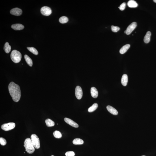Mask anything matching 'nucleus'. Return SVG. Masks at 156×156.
<instances>
[{"mask_svg":"<svg viewBox=\"0 0 156 156\" xmlns=\"http://www.w3.org/2000/svg\"><path fill=\"white\" fill-rule=\"evenodd\" d=\"M8 88L10 95L13 101L15 102H18L21 97V91L19 86L14 82H11L9 85Z\"/></svg>","mask_w":156,"mask_h":156,"instance_id":"f257e3e1","label":"nucleus"},{"mask_svg":"<svg viewBox=\"0 0 156 156\" xmlns=\"http://www.w3.org/2000/svg\"><path fill=\"white\" fill-rule=\"evenodd\" d=\"M24 146L25 147L26 151L29 154L34 153L35 151L34 147L32 143L31 139L26 138L24 141Z\"/></svg>","mask_w":156,"mask_h":156,"instance_id":"f03ea898","label":"nucleus"},{"mask_svg":"<svg viewBox=\"0 0 156 156\" xmlns=\"http://www.w3.org/2000/svg\"><path fill=\"white\" fill-rule=\"evenodd\" d=\"M11 58L12 61L15 63H18L20 61L22 55L20 52L16 50L13 51L11 53Z\"/></svg>","mask_w":156,"mask_h":156,"instance_id":"7ed1b4c3","label":"nucleus"},{"mask_svg":"<svg viewBox=\"0 0 156 156\" xmlns=\"http://www.w3.org/2000/svg\"><path fill=\"white\" fill-rule=\"evenodd\" d=\"M31 140L35 148L38 149L40 147L39 139L38 136L35 134L31 135Z\"/></svg>","mask_w":156,"mask_h":156,"instance_id":"20e7f679","label":"nucleus"},{"mask_svg":"<svg viewBox=\"0 0 156 156\" xmlns=\"http://www.w3.org/2000/svg\"><path fill=\"white\" fill-rule=\"evenodd\" d=\"M15 123H14L11 122L4 124L1 126V128L5 131H8L13 129L15 127Z\"/></svg>","mask_w":156,"mask_h":156,"instance_id":"39448f33","label":"nucleus"},{"mask_svg":"<svg viewBox=\"0 0 156 156\" xmlns=\"http://www.w3.org/2000/svg\"><path fill=\"white\" fill-rule=\"evenodd\" d=\"M41 12L43 15L48 16L51 14L52 11L51 9L49 7L45 6L41 8Z\"/></svg>","mask_w":156,"mask_h":156,"instance_id":"423d86ee","label":"nucleus"},{"mask_svg":"<svg viewBox=\"0 0 156 156\" xmlns=\"http://www.w3.org/2000/svg\"><path fill=\"white\" fill-rule=\"evenodd\" d=\"M137 26V23L136 22H133L128 26L126 30V34L128 35L131 34Z\"/></svg>","mask_w":156,"mask_h":156,"instance_id":"0eeeda50","label":"nucleus"},{"mask_svg":"<svg viewBox=\"0 0 156 156\" xmlns=\"http://www.w3.org/2000/svg\"><path fill=\"white\" fill-rule=\"evenodd\" d=\"M75 93L77 98L78 100L81 99L83 95L82 89L81 87L79 86H76L75 89Z\"/></svg>","mask_w":156,"mask_h":156,"instance_id":"6e6552de","label":"nucleus"},{"mask_svg":"<svg viewBox=\"0 0 156 156\" xmlns=\"http://www.w3.org/2000/svg\"><path fill=\"white\" fill-rule=\"evenodd\" d=\"M10 13L13 15L19 16L22 14V11L21 9L18 8H16L12 9L11 10Z\"/></svg>","mask_w":156,"mask_h":156,"instance_id":"1a4fd4ad","label":"nucleus"},{"mask_svg":"<svg viewBox=\"0 0 156 156\" xmlns=\"http://www.w3.org/2000/svg\"><path fill=\"white\" fill-rule=\"evenodd\" d=\"M64 120L66 123L72 126L73 127L77 128L79 127L77 123L74 122L71 119H70L67 118H65L64 119Z\"/></svg>","mask_w":156,"mask_h":156,"instance_id":"9d476101","label":"nucleus"},{"mask_svg":"<svg viewBox=\"0 0 156 156\" xmlns=\"http://www.w3.org/2000/svg\"><path fill=\"white\" fill-rule=\"evenodd\" d=\"M12 29L15 30H22L24 29V26L21 24H13L11 26Z\"/></svg>","mask_w":156,"mask_h":156,"instance_id":"9b49d317","label":"nucleus"},{"mask_svg":"<svg viewBox=\"0 0 156 156\" xmlns=\"http://www.w3.org/2000/svg\"><path fill=\"white\" fill-rule=\"evenodd\" d=\"M108 111L110 113L114 115H117L118 114V112L115 109L110 106H108L106 107Z\"/></svg>","mask_w":156,"mask_h":156,"instance_id":"f8f14e48","label":"nucleus"},{"mask_svg":"<svg viewBox=\"0 0 156 156\" xmlns=\"http://www.w3.org/2000/svg\"><path fill=\"white\" fill-rule=\"evenodd\" d=\"M91 96L95 98H96L98 96V93L97 89L95 87L91 88Z\"/></svg>","mask_w":156,"mask_h":156,"instance_id":"ddd939ff","label":"nucleus"},{"mask_svg":"<svg viewBox=\"0 0 156 156\" xmlns=\"http://www.w3.org/2000/svg\"><path fill=\"white\" fill-rule=\"evenodd\" d=\"M128 82V77L126 74H124L122 76L121 79V83L123 86H126L127 85Z\"/></svg>","mask_w":156,"mask_h":156,"instance_id":"4468645a","label":"nucleus"},{"mask_svg":"<svg viewBox=\"0 0 156 156\" xmlns=\"http://www.w3.org/2000/svg\"><path fill=\"white\" fill-rule=\"evenodd\" d=\"M151 35V33L150 32L148 31L147 32L144 39V41L145 43H148L150 41Z\"/></svg>","mask_w":156,"mask_h":156,"instance_id":"2eb2a0df","label":"nucleus"},{"mask_svg":"<svg viewBox=\"0 0 156 156\" xmlns=\"http://www.w3.org/2000/svg\"><path fill=\"white\" fill-rule=\"evenodd\" d=\"M130 45L127 44L123 46L120 50V53L121 54H124L126 53L130 48Z\"/></svg>","mask_w":156,"mask_h":156,"instance_id":"dca6fc26","label":"nucleus"},{"mask_svg":"<svg viewBox=\"0 0 156 156\" xmlns=\"http://www.w3.org/2000/svg\"><path fill=\"white\" fill-rule=\"evenodd\" d=\"M127 5L130 8H136L138 6V4L136 1L133 0H131L128 1Z\"/></svg>","mask_w":156,"mask_h":156,"instance_id":"f3484780","label":"nucleus"},{"mask_svg":"<svg viewBox=\"0 0 156 156\" xmlns=\"http://www.w3.org/2000/svg\"><path fill=\"white\" fill-rule=\"evenodd\" d=\"M24 57L26 62L30 66L32 67L33 65V62L31 59L27 55H25Z\"/></svg>","mask_w":156,"mask_h":156,"instance_id":"a211bd4d","label":"nucleus"},{"mask_svg":"<svg viewBox=\"0 0 156 156\" xmlns=\"http://www.w3.org/2000/svg\"><path fill=\"white\" fill-rule=\"evenodd\" d=\"M45 123L48 127H52L55 125V123L54 121L49 119H47L45 120Z\"/></svg>","mask_w":156,"mask_h":156,"instance_id":"6ab92c4d","label":"nucleus"},{"mask_svg":"<svg viewBox=\"0 0 156 156\" xmlns=\"http://www.w3.org/2000/svg\"><path fill=\"white\" fill-rule=\"evenodd\" d=\"M73 143L74 145H82L84 143V141L81 139L79 138H75L73 141Z\"/></svg>","mask_w":156,"mask_h":156,"instance_id":"aec40b11","label":"nucleus"},{"mask_svg":"<svg viewBox=\"0 0 156 156\" xmlns=\"http://www.w3.org/2000/svg\"><path fill=\"white\" fill-rule=\"evenodd\" d=\"M11 47L8 42H6L4 45V48L5 52L6 53H8L11 51Z\"/></svg>","mask_w":156,"mask_h":156,"instance_id":"412c9836","label":"nucleus"},{"mask_svg":"<svg viewBox=\"0 0 156 156\" xmlns=\"http://www.w3.org/2000/svg\"><path fill=\"white\" fill-rule=\"evenodd\" d=\"M97 103L94 104L88 109V111L90 112H92L95 111L97 109Z\"/></svg>","mask_w":156,"mask_h":156,"instance_id":"4be33fe9","label":"nucleus"},{"mask_svg":"<svg viewBox=\"0 0 156 156\" xmlns=\"http://www.w3.org/2000/svg\"><path fill=\"white\" fill-rule=\"evenodd\" d=\"M69 20L68 18L66 17L63 16L62 17L59 19V21L61 23H67L68 21Z\"/></svg>","mask_w":156,"mask_h":156,"instance_id":"5701e85b","label":"nucleus"},{"mask_svg":"<svg viewBox=\"0 0 156 156\" xmlns=\"http://www.w3.org/2000/svg\"><path fill=\"white\" fill-rule=\"evenodd\" d=\"M27 49L29 51L33 53L34 55H37L38 54L37 50L34 47H28L27 48Z\"/></svg>","mask_w":156,"mask_h":156,"instance_id":"b1692460","label":"nucleus"},{"mask_svg":"<svg viewBox=\"0 0 156 156\" xmlns=\"http://www.w3.org/2000/svg\"><path fill=\"white\" fill-rule=\"evenodd\" d=\"M53 134L54 137L56 138H61L62 137L61 133L59 131H54Z\"/></svg>","mask_w":156,"mask_h":156,"instance_id":"393cba45","label":"nucleus"},{"mask_svg":"<svg viewBox=\"0 0 156 156\" xmlns=\"http://www.w3.org/2000/svg\"><path fill=\"white\" fill-rule=\"evenodd\" d=\"M119 27L118 26H111V30L113 32L116 33L120 30Z\"/></svg>","mask_w":156,"mask_h":156,"instance_id":"a878e982","label":"nucleus"},{"mask_svg":"<svg viewBox=\"0 0 156 156\" xmlns=\"http://www.w3.org/2000/svg\"><path fill=\"white\" fill-rule=\"evenodd\" d=\"M0 143L1 145L3 146L7 144L6 140L4 138L1 137L0 138Z\"/></svg>","mask_w":156,"mask_h":156,"instance_id":"bb28decb","label":"nucleus"},{"mask_svg":"<svg viewBox=\"0 0 156 156\" xmlns=\"http://www.w3.org/2000/svg\"><path fill=\"white\" fill-rule=\"evenodd\" d=\"M126 7V3H123L122 4L120 5L119 7H118L119 8L120 10H121V11H123L125 9V7Z\"/></svg>","mask_w":156,"mask_h":156,"instance_id":"cd10ccee","label":"nucleus"},{"mask_svg":"<svg viewBox=\"0 0 156 156\" xmlns=\"http://www.w3.org/2000/svg\"><path fill=\"white\" fill-rule=\"evenodd\" d=\"M65 155L66 156H74L75 155V154L73 152L69 151L66 152Z\"/></svg>","mask_w":156,"mask_h":156,"instance_id":"c85d7f7f","label":"nucleus"},{"mask_svg":"<svg viewBox=\"0 0 156 156\" xmlns=\"http://www.w3.org/2000/svg\"><path fill=\"white\" fill-rule=\"evenodd\" d=\"M153 1H154V2L156 3V0H153Z\"/></svg>","mask_w":156,"mask_h":156,"instance_id":"c756f323","label":"nucleus"},{"mask_svg":"<svg viewBox=\"0 0 156 156\" xmlns=\"http://www.w3.org/2000/svg\"><path fill=\"white\" fill-rule=\"evenodd\" d=\"M124 33H126V30H125V31Z\"/></svg>","mask_w":156,"mask_h":156,"instance_id":"7c9ffc66","label":"nucleus"},{"mask_svg":"<svg viewBox=\"0 0 156 156\" xmlns=\"http://www.w3.org/2000/svg\"><path fill=\"white\" fill-rule=\"evenodd\" d=\"M51 156H54L52 155Z\"/></svg>","mask_w":156,"mask_h":156,"instance_id":"2f4dec72","label":"nucleus"},{"mask_svg":"<svg viewBox=\"0 0 156 156\" xmlns=\"http://www.w3.org/2000/svg\"></svg>","mask_w":156,"mask_h":156,"instance_id":"473e14b6","label":"nucleus"}]
</instances>
